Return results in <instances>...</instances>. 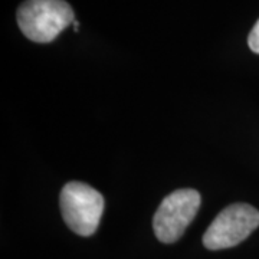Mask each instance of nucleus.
<instances>
[{"label":"nucleus","instance_id":"obj_4","mask_svg":"<svg viewBox=\"0 0 259 259\" xmlns=\"http://www.w3.org/2000/svg\"><path fill=\"white\" fill-rule=\"evenodd\" d=\"M259 226V210L248 203H233L219 213L203 235V245L210 250L233 248Z\"/></svg>","mask_w":259,"mask_h":259},{"label":"nucleus","instance_id":"obj_1","mask_svg":"<svg viewBox=\"0 0 259 259\" xmlns=\"http://www.w3.org/2000/svg\"><path fill=\"white\" fill-rule=\"evenodd\" d=\"M22 33L36 44H49L69 25L75 13L65 0H25L16 12Z\"/></svg>","mask_w":259,"mask_h":259},{"label":"nucleus","instance_id":"obj_2","mask_svg":"<svg viewBox=\"0 0 259 259\" xmlns=\"http://www.w3.org/2000/svg\"><path fill=\"white\" fill-rule=\"evenodd\" d=\"M59 207L71 231L79 236H91L100 226L104 197L87 183L69 182L61 190Z\"/></svg>","mask_w":259,"mask_h":259},{"label":"nucleus","instance_id":"obj_5","mask_svg":"<svg viewBox=\"0 0 259 259\" xmlns=\"http://www.w3.org/2000/svg\"><path fill=\"white\" fill-rule=\"evenodd\" d=\"M248 45H249L252 52L259 54V19L258 22L255 23V26L250 30L249 36H248Z\"/></svg>","mask_w":259,"mask_h":259},{"label":"nucleus","instance_id":"obj_6","mask_svg":"<svg viewBox=\"0 0 259 259\" xmlns=\"http://www.w3.org/2000/svg\"><path fill=\"white\" fill-rule=\"evenodd\" d=\"M74 29L76 30V32L79 30V22H76V20H75V22H74Z\"/></svg>","mask_w":259,"mask_h":259},{"label":"nucleus","instance_id":"obj_3","mask_svg":"<svg viewBox=\"0 0 259 259\" xmlns=\"http://www.w3.org/2000/svg\"><path fill=\"white\" fill-rule=\"evenodd\" d=\"M202 204V196L194 189H179L166 196L153 218V229L163 243L179 241L193 222Z\"/></svg>","mask_w":259,"mask_h":259}]
</instances>
